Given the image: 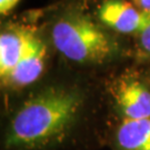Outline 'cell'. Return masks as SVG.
<instances>
[{"label": "cell", "instance_id": "cell-4", "mask_svg": "<svg viewBox=\"0 0 150 150\" xmlns=\"http://www.w3.org/2000/svg\"><path fill=\"white\" fill-rule=\"evenodd\" d=\"M113 98L122 119L150 118V88L136 77H123L116 83Z\"/></svg>", "mask_w": 150, "mask_h": 150}, {"label": "cell", "instance_id": "cell-1", "mask_svg": "<svg viewBox=\"0 0 150 150\" xmlns=\"http://www.w3.org/2000/svg\"><path fill=\"white\" fill-rule=\"evenodd\" d=\"M83 96L77 88L51 86L29 97L11 119L6 134L10 150H42L58 144L79 117Z\"/></svg>", "mask_w": 150, "mask_h": 150}, {"label": "cell", "instance_id": "cell-9", "mask_svg": "<svg viewBox=\"0 0 150 150\" xmlns=\"http://www.w3.org/2000/svg\"><path fill=\"white\" fill-rule=\"evenodd\" d=\"M134 4L142 12L150 13V0H134Z\"/></svg>", "mask_w": 150, "mask_h": 150}, {"label": "cell", "instance_id": "cell-7", "mask_svg": "<svg viewBox=\"0 0 150 150\" xmlns=\"http://www.w3.org/2000/svg\"><path fill=\"white\" fill-rule=\"evenodd\" d=\"M140 50L150 57V13H148L142 29L138 33Z\"/></svg>", "mask_w": 150, "mask_h": 150}, {"label": "cell", "instance_id": "cell-2", "mask_svg": "<svg viewBox=\"0 0 150 150\" xmlns=\"http://www.w3.org/2000/svg\"><path fill=\"white\" fill-rule=\"evenodd\" d=\"M51 40L66 59L77 64H102L116 51L112 38L81 11L59 17L51 28Z\"/></svg>", "mask_w": 150, "mask_h": 150}, {"label": "cell", "instance_id": "cell-8", "mask_svg": "<svg viewBox=\"0 0 150 150\" xmlns=\"http://www.w3.org/2000/svg\"><path fill=\"white\" fill-rule=\"evenodd\" d=\"M20 0H0V13L1 15H7L10 12Z\"/></svg>", "mask_w": 150, "mask_h": 150}, {"label": "cell", "instance_id": "cell-6", "mask_svg": "<svg viewBox=\"0 0 150 150\" xmlns=\"http://www.w3.org/2000/svg\"><path fill=\"white\" fill-rule=\"evenodd\" d=\"M120 150H150V118L122 119L116 132Z\"/></svg>", "mask_w": 150, "mask_h": 150}, {"label": "cell", "instance_id": "cell-3", "mask_svg": "<svg viewBox=\"0 0 150 150\" xmlns=\"http://www.w3.org/2000/svg\"><path fill=\"white\" fill-rule=\"evenodd\" d=\"M43 39L32 28H7L0 35V78L1 82L26 62Z\"/></svg>", "mask_w": 150, "mask_h": 150}, {"label": "cell", "instance_id": "cell-5", "mask_svg": "<svg viewBox=\"0 0 150 150\" xmlns=\"http://www.w3.org/2000/svg\"><path fill=\"white\" fill-rule=\"evenodd\" d=\"M148 13L126 0H106L98 8V17L107 27L120 33H139Z\"/></svg>", "mask_w": 150, "mask_h": 150}]
</instances>
